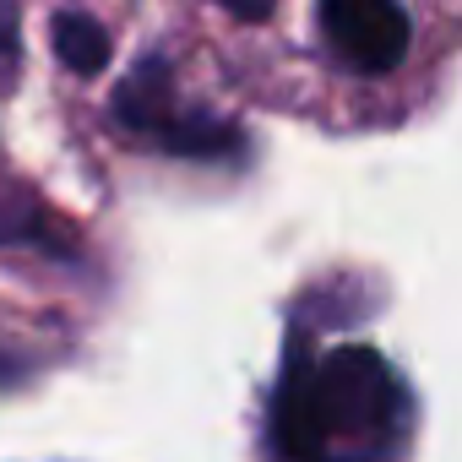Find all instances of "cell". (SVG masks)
Here are the masks:
<instances>
[{"label":"cell","instance_id":"6da1fadb","mask_svg":"<svg viewBox=\"0 0 462 462\" xmlns=\"http://www.w3.org/2000/svg\"><path fill=\"white\" fill-rule=\"evenodd\" d=\"M305 397L327 446H386L402 430V392L375 348H332L305 365Z\"/></svg>","mask_w":462,"mask_h":462},{"label":"cell","instance_id":"7a4b0ae2","mask_svg":"<svg viewBox=\"0 0 462 462\" xmlns=\"http://www.w3.org/2000/svg\"><path fill=\"white\" fill-rule=\"evenodd\" d=\"M321 39L332 55L365 77L397 71L408 55V12L402 0H316Z\"/></svg>","mask_w":462,"mask_h":462},{"label":"cell","instance_id":"3957f363","mask_svg":"<svg viewBox=\"0 0 462 462\" xmlns=\"http://www.w3.org/2000/svg\"><path fill=\"white\" fill-rule=\"evenodd\" d=\"M305 348H294V359L283 365V381L273 392V451L278 457H321L327 440L310 419V397H305Z\"/></svg>","mask_w":462,"mask_h":462},{"label":"cell","instance_id":"277c9868","mask_svg":"<svg viewBox=\"0 0 462 462\" xmlns=\"http://www.w3.org/2000/svg\"><path fill=\"white\" fill-rule=\"evenodd\" d=\"M115 115L131 125V131H147V136H169L174 131V120H180V104H174V82H169V66H158V60H142L131 77H125V88L115 93Z\"/></svg>","mask_w":462,"mask_h":462},{"label":"cell","instance_id":"5b68a950","mask_svg":"<svg viewBox=\"0 0 462 462\" xmlns=\"http://www.w3.org/2000/svg\"><path fill=\"white\" fill-rule=\"evenodd\" d=\"M55 55L77 77H98L109 66V33L88 12H60L55 17Z\"/></svg>","mask_w":462,"mask_h":462},{"label":"cell","instance_id":"8992f818","mask_svg":"<svg viewBox=\"0 0 462 462\" xmlns=\"http://www.w3.org/2000/svg\"><path fill=\"white\" fill-rule=\"evenodd\" d=\"M17 66V17H12V0H0V88L12 82Z\"/></svg>","mask_w":462,"mask_h":462},{"label":"cell","instance_id":"52a82bcc","mask_svg":"<svg viewBox=\"0 0 462 462\" xmlns=\"http://www.w3.org/2000/svg\"><path fill=\"white\" fill-rule=\"evenodd\" d=\"M223 6L235 12V17H267V12H273V0H223Z\"/></svg>","mask_w":462,"mask_h":462}]
</instances>
